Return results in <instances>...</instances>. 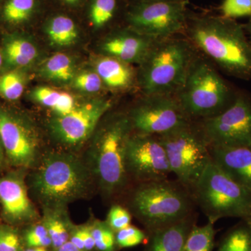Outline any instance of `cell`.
<instances>
[{"label": "cell", "instance_id": "obj_36", "mask_svg": "<svg viewBox=\"0 0 251 251\" xmlns=\"http://www.w3.org/2000/svg\"><path fill=\"white\" fill-rule=\"evenodd\" d=\"M62 92L46 87H39L33 92V98L46 107L54 110L58 103Z\"/></svg>", "mask_w": 251, "mask_h": 251}, {"label": "cell", "instance_id": "obj_16", "mask_svg": "<svg viewBox=\"0 0 251 251\" xmlns=\"http://www.w3.org/2000/svg\"><path fill=\"white\" fill-rule=\"evenodd\" d=\"M156 41L128 27L108 38L102 49L109 57L127 64H140Z\"/></svg>", "mask_w": 251, "mask_h": 251}, {"label": "cell", "instance_id": "obj_46", "mask_svg": "<svg viewBox=\"0 0 251 251\" xmlns=\"http://www.w3.org/2000/svg\"><path fill=\"white\" fill-rule=\"evenodd\" d=\"M166 1V0H138L137 2H145V1Z\"/></svg>", "mask_w": 251, "mask_h": 251}, {"label": "cell", "instance_id": "obj_43", "mask_svg": "<svg viewBox=\"0 0 251 251\" xmlns=\"http://www.w3.org/2000/svg\"><path fill=\"white\" fill-rule=\"evenodd\" d=\"M243 221H245L246 224L248 225V226H249V228H250L251 230V214H249L245 219L243 220Z\"/></svg>", "mask_w": 251, "mask_h": 251}, {"label": "cell", "instance_id": "obj_3", "mask_svg": "<svg viewBox=\"0 0 251 251\" xmlns=\"http://www.w3.org/2000/svg\"><path fill=\"white\" fill-rule=\"evenodd\" d=\"M191 193L179 181L168 179L140 183L128 199V211L145 226L147 233L174 224L195 212Z\"/></svg>", "mask_w": 251, "mask_h": 251}, {"label": "cell", "instance_id": "obj_14", "mask_svg": "<svg viewBox=\"0 0 251 251\" xmlns=\"http://www.w3.org/2000/svg\"><path fill=\"white\" fill-rule=\"evenodd\" d=\"M111 107V100L106 99L82 104L67 115L56 117L51 123V129L61 143L67 146H78L90 138Z\"/></svg>", "mask_w": 251, "mask_h": 251}, {"label": "cell", "instance_id": "obj_9", "mask_svg": "<svg viewBox=\"0 0 251 251\" xmlns=\"http://www.w3.org/2000/svg\"><path fill=\"white\" fill-rule=\"evenodd\" d=\"M189 0L137 2L126 15L130 29L154 40L174 37L186 30Z\"/></svg>", "mask_w": 251, "mask_h": 251}, {"label": "cell", "instance_id": "obj_2", "mask_svg": "<svg viewBox=\"0 0 251 251\" xmlns=\"http://www.w3.org/2000/svg\"><path fill=\"white\" fill-rule=\"evenodd\" d=\"M35 166L29 187L46 209H64L90 195L93 175L87 163L77 156L50 153Z\"/></svg>", "mask_w": 251, "mask_h": 251}, {"label": "cell", "instance_id": "obj_17", "mask_svg": "<svg viewBox=\"0 0 251 251\" xmlns=\"http://www.w3.org/2000/svg\"><path fill=\"white\" fill-rule=\"evenodd\" d=\"M209 148L211 161L232 179L251 189V145Z\"/></svg>", "mask_w": 251, "mask_h": 251}, {"label": "cell", "instance_id": "obj_38", "mask_svg": "<svg viewBox=\"0 0 251 251\" xmlns=\"http://www.w3.org/2000/svg\"><path fill=\"white\" fill-rule=\"evenodd\" d=\"M81 234H82V241H83L84 247L85 251H91L95 248V242L93 235L91 231V227L82 226L80 227Z\"/></svg>", "mask_w": 251, "mask_h": 251}, {"label": "cell", "instance_id": "obj_21", "mask_svg": "<svg viewBox=\"0 0 251 251\" xmlns=\"http://www.w3.org/2000/svg\"><path fill=\"white\" fill-rule=\"evenodd\" d=\"M46 31L50 41L59 46L72 45L77 37L75 23L65 16L52 18L48 24Z\"/></svg>", "mask_w": 251, "mask_h": 251}, {"label": "cell", "instance_id": "obj_29", "mask_svg": "<svg viewBox=\"0 0 251 251\" xmlns=\"http://www.w3.org/2000/svg\"><path fill=\"white\" fill-rule=\"evenodd\" d=\"M95 248L99 251H116L115 232L111 229L106 222L97 221L91 226Z\"/></svg>", "mask_w": 251, "mask_h": 251}, {"label": "cell", "instance_id": "obj_44", "mask_svg": "<svg viewBox=\"0 0 251 251\" xmlns=\"http://www.w3.org/2000/svg\"><path fill=\"white\" fill-rule=\"evenodd\" d=\"M4 54H3L2 50H0V68L2 67L3 63H4Z\"/></svg>", "mask_w": 251, "mask_h": 251}, {"label": "cell", "instance_id": "obj_13", "mask_svg": "<svg viewBox=\"0 0 251 251\" xmlns=\"http://www.w3.org/2000/svg\"><path fill=\"white\" fill-rule=\"evenodd\" d=\"M0 140L11 166L26 170L36 166L39 143L35 132L21 117L1 107Z\"/></svg>", "mask_w": 251, "mask_h": 251}, {"label": "cell", "instance_id": "obj_19", "mask_svg": "<svg viewBox=\"0 0 251 251\" xmlns=\"http://www.w3.org/2000/svg\"><path fill=\"white\" fill-rule=\"evenodd\" d=\"M96 68L103 83L112 90H125L134 82L135 73L131 67L114 57L107 56L100 59Z\"/></svg>", "mask_w": 251, "mask_h": 251}, {"label": "cell", "instance_id": "obj_24", "mask_svg": "<svg viewBox=\"0 0 251 251\" xmlns=\"http://www.w3.org/2000/svg\"><path fill=\"white\" fill-rule=\"evenodd\" d=\"M62 209L45 208L44 225L52 240V246L55 249L69 242L70 237L67 222L63 219L61 214Z\"/></svg>", "mask_w": 251, "mask_h": 251}, {"label": "cell", "instance_id": "obj_35", "mask_svg": "<svg viewBox=\"0 0 251 251\" xmlns=\"http://www.w3.org/2000/svg\"><path fill=\"white\" fill-rule=\"evenodd\" d=\"M103 81L97 73H82L75 77V87L84 92H97L101 89Z\"/></svg>", "mask_w": 251, "mask_h": 251}, {"label": "cell", "instance_id": "obj_12", "mask_svg": "<svg viewBox=\"0 0 251 251\" xmlns=\"http://www.w3.org/2000/svg\"><path fill=\"white\" fill-rule=\"evenodd\" d=\"M126 167L138 184L168 179L172 171L166 150L154 135L132 133L126 145Z\"/></svg>", "mask_w": 251, "mask_h": 251}, {"label": "cell", "instance_id": "obj_8", "mask_svg": "<svg viewBox=\"0 0 251 251\" xmlns=\"http://www.w3.org/2000/svg\"><path fill=\"white\" fill-rule=\"evenodd\" d=\"M157 137L166 150L172 173L191 194L211 161L209 145L197 125L192 122L186 126Z\"/></svg>", "mask_w": 251, "mask_h": 251}, {"label": "cell", "instance_id": "obj_45", "mask_svg": "<svg viewBox=\"0 0 251 251\" xmlns=\"http://www.w3.org/2000/svg\"><path fill=\"white\" fill-rule=\"evenodd\" d=\"M63 1H65L68 4H76L80 0H63Z\"/></svg>", "mask_w": 251, "mask_h": 251}, {"label": "cell", "instance_id": "obj_11", "mask_svg": "<svg viewBox=\"0 0 251 251\" xmlns=\"http://www.w3.org/2000/svg\"><path fill=\"white\" fill-rule=\"evenodd\" d=\"M129 117L135 133L161 135L190 125L191 121L175 96L145 95L143 101L132 109Z\"/></svg>", "mask_w": 251, "mask_h": 251}, {"label": "cell", "instance_id": "obj_34", "mask_svg": "<svg viewBox=\"0 0 251 251\" xmlns=\"http://www.w3.org/2000/svg\"><path fill=\"white\" fill-rule=\"evenodd\" d=\"M0 251H22L19 234L8 225L0 226Z\"/></svg>", "mask_w": 251, "mask_h": 251}, {"label": "cell", "instance_id": "obj_7", "mask_svg": "<svg viewBox=\"0 0 251 251\" xmlns=\"http://www.w3.org/2000/svg\"><path fill=\"white\" fill-rule=\"evenodd\" d=\"M193 200L208 221L245 219L251 212V189L239 184L212 161L193 188Z\"/></svg>", "mask_w": 251, "mask_h": 251}, {"label": "cell", "instance_id": "obj_22", "mask_svg": "<svg viewBox=\"0 0 251 251\" xmlns=\"http://www.w3.org/2000/svg\"><path fill=\"white\" fill-rule=\"evenodd\" d=\"M216 251H251V230L245 221L242 220L226 232Z\"/></svg>", "mask_w": 251, "mask_h": 251}, {"label": "cell", "instance_id": "obj_26", "mask_svg": "<svg viewBox=\"0 0 251 251\" xmlns=\"http://www.w3.org/2000/svg\"><path fill=\"white\" fill-rule=\"evenodd\" d=\"M34 7L35 0H8L3 7V17L11 24H21L30 18Z\"/></svg>", "mask_w": 251, "mask_h": 251}, {"label": "cell", "instance_id": "obj_30", "mask_svg": "<svg viewBox=\"0 0 251 251\" xmlns=\"http://www.w3.org/2000/svg\"><path fill=\"white\" fill-rule=\"evenodd\" d=\"M148 238L147 232L131 225L115 232L117 247L120 249L136 247L143 243L147 242Z\"/></svg>", "mask_w": 251, "mask_h": 251}, {"label": "cell", "instance_id": "obj_4", "mask_svg": "<svg viewBox=\"0 0 251 251\" xmlns=\"http://www.w3.org/2000/svg\"><path fill=\"white\" fill-rule=\"evenodd\" d=\"M133 132L128 115H115L99 132L91 149L87 164L105 198L121 194L129 182L126 151Z\"/></svg>", "mask_w": 251, "mask_h": 251}, {"label": "cell", "instance_id": "obj_6", "mask_svg": "<svg viewBox=\"0 0 251 251\" xmlns=\"http://www.w3.org/2000/svg\"><path fill=\"white\" fill-rule=\"evenodd\" d=\"M238 91L223 78L212 63L197 55L175 97L188 118L195 122L224 111L233 103Z\"/></svg>", "mask_w": 251, "mask_h": 251}, {"label": "cell", "instance_id": "obj_33", "mask_svg": "<svg viewBox=\"0 0 251 251\" xmlns=\"http://www.w3.org/2000/svg\"><path fill=\"white\" fill-rule=\"evenodd\" d=\"M25 242L28 247H45L52 246V240L45 226L36 225L27 229L25 234Z\"/></svg>", "mask_w": 251, "mask_h": 251}, {"label": "cell", "instance_id": "obj_28", "mask_svg": "<svg viewBox=\"0 0 251 251\" xmlns=\"http://www.w3.org/2000/svg\"><path fill=\"white\" fill-rule=\"evenodd\" d=\"M119 0H94L90 9V18L96 27H102L116 16Z\"/></svg>", "mask_w": 251, "mask_h": 251}, {"label": "cell", "instance_id": "obj_25", "mask_svg": "<svg viewBox=\"0 0 251 251\" xmlns=\"http://www.w3.org/2000/svg\"><path fill=\"white\" fill-rule=\"evenodd\" d=\"M74 69L72 59L64 53L54 54L44 66V73L49 78L61 82L72 80Z\"/></svg>", "mask_w": 251, "mask_h": 251}, {"label": "cell", "instance_id": "obj_31", "mask_svg": "<svg viewBox=\"0 0 251 251\" xmlns=\"http://www.w3.org/2000/svg\"><path fill=\"white\" fill-rule=\"evenodd\" d=\"M220 10L221 16L235 19L251 17V0H224Z\"/></svg>", "mask_w": 251, "mask_h": 251}, {"label": "cell", "instance_id": "obj_18", "mask_svg": "<svg viewBox=\"0 0 251 251\" xmlns=\"http://www.w3.org/2000/svg\"><path fill=\"white\" fill-rule=\"evenodd\" d=\"M197 214L148 234L145 251H183L188 234L196 224Z\"/></svg>", "mask_w": 251, "mask_h": 251}, {"label": "cell", "instance_id": "obj_27", "mask_svg": "<svg viewBox=\"0 0 251 251\" xmlns=\"http://www.w3.org/2000/svg\"><path fill=\"white\" fill-rule=\"evenodd\" d=\"M25 81L18 71H11L0 75V97L14 101L21 98L25 90Z\"/></svg>", "mask_w": 251, "mask_h": 251}, {"label": "cell", "instance_id": "obj_32", "mask_svg": "<svg viewBox=\"0 0 251 251\" xmlns=\"http://www.w3.org/2000/svg\"><path fill=\"white\" fill-rule=\"evenodd\" d=\"M131 214L128 209L120 204L112 206L109 210L106 223L114 232L121 230L130 226Z\"/></svg>", "mask_w": 251, "mask_h": 251}, {"label": "cell", "instance_id": "obj_20", "mask_svg": "<svg viewBox=\"0 0 251 251\" xmlns=\"http://www.w3.org/2000/svg\"><path fill=\"white\" fill-rule=\"evenodd\" d=\"M3 54L10 65L24 67L31 64L37 57V50L30 41L21 36H9L5 39Z\"/></svg>", "mask_w": 251, "mask_h": 251}, {"label": "cell", "instance_id": "obj_5", "mask_svg": "<svg viewBox=\"0 0 251 251\" xmlns=\"http://www.w3.org/2000/svg\"><path fill=\"white\" fill-rule=\"evenodd\" d=\"M197 55L188 39L176 36L156 41L140 64L139 83L144 93L176 95Z\"/></svg>", "mask_w": 251, "mask_h": 251}, {"label": "cell", "instance_id": "obj_23", "mask_svg": "<svg viewBox=\"0 0 251 251\" xmlns=\"http://www.w3.org/2000/svg\"><path fill=\"white\" fill-rule=\"evenodd\" d=\"M216 233L214 224L209 221L203 226L195 225L188 234L183 251H213Z\"/></svg>", "mask_w": 251, "mask_h": 251}, {"label": "cell", "instance_id": "obj_15", "mask_svg": "<svg viewBox=\"0 0 251 251\" xmlns=\"http://www.w3.org/2000/svg\"><path fill=\"white\" fill-rule=\"evenodd\" d=\"M26 170L16 169L0 176L1 215L10 225L25 224L37 217V211L28 194Z\"/></svg>", "mask_w": 251, "mask_h": 251}, {"label": "cell", "instance_id": "obj_10", "mask_svg": "<svg viewBox=\"0 0 251 251\" xmlns=\"http://www.w3.org/2000/svg\"><path fill=\"white\" fill-rule=\"evenodd\" d=\"M195 122L209 146L251 145V95L239 90L233 103L224 111Z\"/></svg>", "mask_w": 251, "mask_h": 251}, {"label": "cell", "instance_id": "obj_37", "mask_svg": "<svg viewBox=\"0 0 251 251\" xmlns=\"http://www.w3.org/2000/svg\"><path fill=\"white\" fill-rule=\"evenodd\" d=\"M75 107V100L72 96L65 92H62L58 103L53 110L58 116H63L72 112Z\"/></svg>", "mask_w": 251, "mask_h": 251}, {"label": "cell", "instance_id": "obj_40", "mask_svg": "<svg viewBox=\"0 0 251 251\" xmlns=\"http://www.w3.org/2000/svg\"><path fill=\"white\" fill-rule=\"evenodd\" d=\"M6 163L7 161H6V156H5L4 148H3L2 144L0 140V171L4 168Z\"/></svg>", "mask_w": 251, "mask_h": 251}, {"label": "cell", "instance_id": "obj_42", "mask_svg": "<svg viewBox=\"0 0 251 251\" xmlns=\"http://www.w3.org/2000/svg\"><path fill=\"white\" fill-rule=\"evenodd\" d=\"M23 251H48L47 248L45 247H29Z\"/></svg>", "mask_w": 251, "mask_h": 251}, {"label": "cell", "instance_id": "obj_39", "mask_svg": "<svg viewBox=\"0 0 251 251\" xmlns=\"http://www.w3.org/2000/svg\"><path fill=\"white\" fill-rule=\"evenodd\" d=\"M57 251H82L80 249H77L75 246H74L71 242H66L65 244H63L58 249H56Z\"/></svg>", "mask_w": 251, "mask_h": 251}, {"label": "cell", "instance_id": "obj_41", "mask_svg": "<svg viewBox=\"0 0 251 251\" xmlns=\"http://www.w3.org/2000/svg\"><path fill=\"white\" fill-rule=\"evenodd\" d=\"M244 30H245L246 34L249 36V39L251 44V17L249 18V22L247 24L243 25Z\"/></svg>", "mask_w": 251, "mask_h": 251}, {"label": "cell", "instance_id": "obj_1", "mask_svg": "<svg viewBox=\"0 0 251 251\" xmlns=\"http://www.w3.org/2000/svg\"><path fill=\"white\" fill-rule=\"evenodd\" d=\"M185 34L195 49L230 76L251 80V44L243 25L214 15L189 16Z\"/></svg>", "mask_w": 251, "mask_h": 251}]
</instances>
